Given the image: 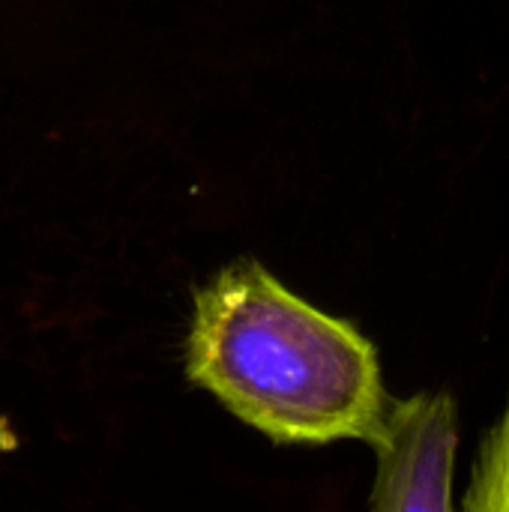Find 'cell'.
<instances>
[{
	"label": "cell",
	"mask_w": 509,
	"mask_h": 512,
	"mask_svg": "<svg viewBox=\"0 0 509 512\" xmlns=\"http://www.w3.org/2000/svg\"><path fill=\"white\" fill-rule=\"evenodd\" d=\"M186 375L276 444H372L390 405L375 345L249 258L195 291Z\"/></svg>",
	"instance_id": "1"
},
{
	"label": "cell",
	"mask_w": 509,
	"mask_h": 512,
	"mask_svg": "<svg viewBox=\"0 0 509 512\" xmlns=\"http://www.w3.org/2000/svg\"><path fill=\"white\" fill-rule=\"evenodd\" d=\"M378 456L369 507L378 512H450L459 414L450 393H417L387 405L372 441Z\"/></svg>",
	"instance_id": "2"
},
{
	"label": "cell",
	"mask_w": 509,
	"mask_h": 512,
	"mask_svg": "<svg viewBox=\"0 0 509 512\" xmlns=\"http://www.w3.org/2000/svg\"><path fill=\"white\" fill-rule=\"evenodd\" d=\"M462 507L471 512H509V408L477 456Z\"/></svg>",
	"instance_id": "3"
}]
</instances>
